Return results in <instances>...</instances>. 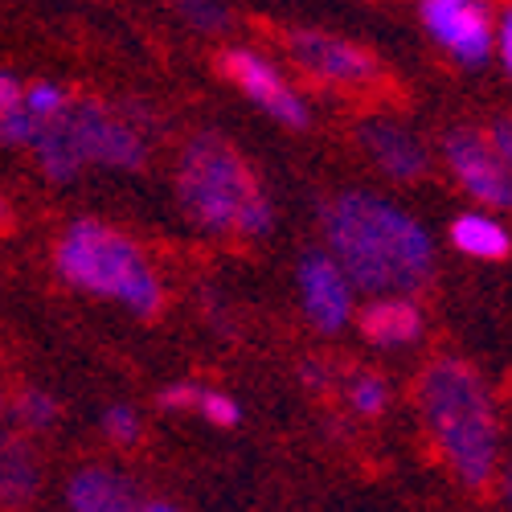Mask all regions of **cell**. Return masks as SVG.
I'll return each mask as SVG.
<instances>
[{
    "label": "cell",
    "instance_id": "6da1fadb",
    "mask_svg": "<svg viewBox=\"0 0 512 512\" xmlns=\"http://www.w3.org/2000/svg\"><path fill=\"white\" fill-rule=\"evenodd\" d=\"M324 250L345 267L357 291L369 295H418L435 279V242L394 201L349 189L320 209Z\"/></svg>",
    "mask_w": 512,
    "mask_h": 512
},
{
    "label": "cell",
    "instance_id": "7a4b0ae2",
    "mask_svg": "<svg viewBox=\"0 0 512 512\" xmlns=\"http://www.w3.org/2000/svg\"><path fill=\"white\" fill-rule=\"evenodd\" d=\"M418 418L439 459L463 488H484L500 467V422L472 361L435 357L414 381Z\"/></svg>",
    "mask_w": 512,
    "mask_h": 512
},
{
    "label": "cell",
    "instance_id": "3957f363",
    "mask_svg": "<svg viewBox=\"0 0 512 512\" xmlns=\"http://www.w3.org/2000/svg\"><path fill=\"white\" fill-rule=\"evenodd\" d=\"M173 185L189 226L209 238H267L275 226L259 173L222 132H197L181 144Z\"/></svg>",
    "mask_w": 512,
    "mask_h": 512
},
{
    "label": "cell",
    "instance_id": "277c9868",
    "mask_svg": "<svg viewBox=\"0 0 512 512\" xmlns=\"http://www.w3.org/2000/svg\"><path fill=\"white\" fill-rule=\"evenodd\" d=\"M54 271L66 287L95 295V300H111L136 320H152L164 312V283L140 242L99 218H78L62 230L54 246Z\"/></svg>",
    "mask_w": 512,
    "mask_h": 512
},
{
    "label": "cell",
    "instance_id": "5b68a950",
    "mask_svg": "<svg viewBox=\"0 0 512 512\" xmlns=\"http://www.w3.org/2000/svg\"><path fill=\"white\" fill-rule=\"evenodd\" d=\"M144 111L103 107V103H70L58 119L41 127L33 140V160L50 181H74L87 168H115L140 173L148 164Z\"/></svg>",
    "mask_w": 512,
    "mask_h": 512
},
{
    "label": "cell",
    "instance_id": "8992f818",
    "mask_svg": "<svg viewBox=\"0 0 512 512\" xmlns=\"http://www.w3.org/2000/svg\"><path fill=\"white\" fill-rule=\"evenodd\" d=\"M283 46H287V58L308 78L324 82V87H336V91H353V95L373 91L381 74H386L377 54H369L357 41L328 33V29H287Z\"/></svg>",
    "mask_w": 512,
    "mask_h": 512
},
{
    "label": "cell",
    "instance_id": "52a82bcc",
    "mask_svg": "<svg viewBox=\"0 0 512 512\" xmlns=\"http://www.w3.org/2000/svg\"><path fill=\"white\" fill-rule=\"evenodd\" d=\"M218 70H222V78L230 82V87H238L254 107H259L263 115H271L275 123L291 127V132H304V127L312 123L308 99L295 91L291 82L283 78V70L271 58H263L259 50L226 46L218 54Z\"/></svg>",
    "mask_w": 512,
    "mask_h": 512
},
{
    "label": "cell",
    "instance_id": "ba28073f",
    "mask_svg": "<svg viewBox=\"0 0 512 512\" xmlns=\"http://www.w3.org/2000/svg\"><path fill=\"white\" fill-rule=\"evenodd\" d=\"M443 164H447L451 181L488 213L512 209V173L496 156V148L488 144L484 132H476V127H451L443 136Z\"/></svg>",
    "mask_w": 512,
    "mask_h": 512
},
{
    "label": "cell",
    "instance_id": "9c48e42d",
    "mask_svg": "<svg viewBox=\"0 0 512 512\" xmlns=\"http://www.w3.org/2000/svg\"><path fill=\"white\" fill-rule=\"evenodd\" d=\"M418 21L455 66L476 70L492 58L496 29L484 0H418Z\"/></svg>",
    "mask_w": 512,
    "mask_h": 512
},
{
    "label": "cell",
    "instance_id": "30bf717a",
    "mask_svg": "<svg viewBox=\"0 0 512 512\" xmlns=\"http://www.w3.org/2000/svg\"><path fill=\"white\" fill-rule=\"evenodd\" d=\"M295 287H300V308L308 324L324 336H336L340 328L353 324V279L345 275L328 250H308L295 267Z\"/></svg>",
    "mask_w": 512,
    "mask_h": 512
},
{
    "label": "cell",
    "instance_id": "8fae6325",
    "mask_svg": "<svg viewBox=\"0 0 512 512\" xmlns=\"http://www.w3.org/2000/svg\"><path fill=\"white\" fill-rule=\"evenodd\" d=\"M357 144L361 152L369 156V164L377 168V173H386L390 181H418L426 177V168H431V152H426V144L410 132L406 123L398 119H386V115H369L357 123Z\"/></svg>",
    "mask_w": 512,
    "mask_h": 512
},
{
    "label": "cell",
    "instance_id": "7c38bea8",
    "mask_svg": "<svg viewBox=\"0 0 512 512\" xmlns=\"http://www.w3.org/2000/svg\"><path fill=\"white\" fill-rule=\"evenodd\" d=\"M357 328L377 349H406L422 340L426 316L414 304V295H373V304H365L357 316Z\"/></svg>",
    "mask_w": 512,
    "mask_h": 512
},
{
    "label": "cell",
    "instance_id": "4fadbf2b",
    "mask_svg": "<svg viewBox=\"0 0 512 512\" xmlns=\"http://www.w3.org/2000/svg\"><path fill=\"white\" fill-rule=\"evenodd\" d=\"M66 500L74 512H144L140 488L119 476L115 467H78L66 484Z\"/></svg>",
    "mask_w": 512,
    "mask_h": 512
},
{
    "label": "cell",
    "instance_id": "5bb4252c",
    "mask_svg": "<svg viewBox=\"0 0 512 512\" xmlns=\"http://www.w3.org/2000/svg\"><path fill=\"white\" fill-rule=\"evenodd\" d=\"M41 488V459L25 435H0V508L21 512Z\"/></svg>",
    "mask_w": 512,
    "mask_h": 512
},
{
    "label": "cell",
    "instance_id": "9a60e30c",
    "mask_svg": "<svg viewBox=\"0 0 512 512\" xmlns=\"http://www.w3.org/2000/svg\"><path fill=\"white\" fill-rule=\"evenodd\" d=\"M447 238H451V246L459 254H467V259H480V263H500V259H508V250H512L508 226L496 218V213H488V209L459 213V218L451 222V230H447Z\"/></svg>",
    "mask_w": 512,
    "mask_h": 512
},
{
    "label": "cell",
    "instance_id": "2e32d148",
    "mask_svg": "<svg viewBox=\"0 0 512 512\" xmlns=\"http://www.w3.org/2000/svg\"><path fill=\"white\" fill-rule=\"evenodd\" d=\"M340 398L349 402V410L357 418H377L390 406V381L369 369H349L345 381H340Z\"/></svg>",
    "mask_w": 512,
    "mask_h": 512
},
{
    "label": "cell",
    "instance_id": "e0dca14e",
    "mask_svg": "<svg viewBox=\"0 0 512 512\" xmlns=\"http://www.w3.org/2000/svg\"><path fill=\"white\" fill-rule=\"evenodd\" d=\"M13 418L25 435H41V431H50V426L58 422V398L46 394V390H37V386H25L13 402H9Z\"/></svg>",
    "mask_w": 512,
    "mask_h": 512
},
{
    "label": "cell",
    "instance_id": "ac0fdd59",
    "mask_svg": "<svg viewBox=\"0 0 512 512\" xmlns=\"http://www.w3.org/2000/svg\"><path fill=\"white\" fill-rule=\"evenodd\" d=\"M185 25H193L197 33H226L230 29V9L222 0H168Z\"/></svg>",
    "mask_w": 512,
    "mask_h": 512
},
{
    "label": "cell",
    "instance_id": "d6986e66",
    "mask_svg": "<svg viewBox=\"0 0 512 512\" xmlns=\"http://www.w3.org/2000/svg\"><path fill=\"white\" fill-rule=\"evenodd\" d=\"M21 103H25L41 123H50V119H58L74 99H70V91H66V87H58V82L37 78V82H29V87H25Z\"/></svg>",
    "mask_w": 512,
    "mask_h": 512
},
{
    "label": "cell",
    "instance_id": "ffe728a7",
    "mask_svg": "<svg viewBox=\"0 0 512 512\" xmlns=\"http://www.w3.org/2000/svg\"><path fill=\"white\" fill-rule=\"evenodd\" d=\"M41 123L25 103L9 107V111H0V144L5 148H33V140L41 136Z\"/></svg>",
    "mask_w": 512,
    "mask_h": 512
},
{
    "label": "cell",
    "instance_id": "44dd1931",
    "mask_svg": "<svg viewBox=\"0 0 512 512\" xmlns=\"http://www.w3.org/2000/svg\"><path fill=\"white\" fill-rule=\"evenodd\" d=\"M103 431H107V439L119 443V447H136L140 435H144V422H140V414H136L132 406L115 402V406L103 410Z\"/></svg>",
    "mask_w": 512,
    "mask_h": 512
},
{
    "label": "cell",
    "instance_id": "7402d4cb",
    "mask_svg": "<svg viewBox=\"0 0 512 512\" xmlns=\"http://www.w3.org/2000/svg\"><path fill=\"white\" fill-rule=\"evenodd\" d=\"M345 373H349V369H340L336 361H324V357H308V361L300 365V381H304V390H312V394H332V390H340Z\"/></svg>",
    "mask_w": 512,
    "mask_h": 512
},
{
    "label": "cell",
    "instance_id": "603a6c76",
    "mask_svg": "<svg viewBox=\"0 0 512 512\" xmlns=\"http://www.w3.org/2000/svg\"><path fill=\"white\" fill-rule=\"evenodd\" d=\"M197 414H201L209 426H222V431L238 426V418H242V410H238V402H234L230 394H222V390H205V386H201Z\"/></svg>",
    "mask_w": 512,
    "mask_h": 512
},
{
    "label": "cell",
    "instance_id": "cb8c5ba5",
    "mask_svg": "<svg viewBox=\"0 0 512 512\" xmlns=\"http://www.w3.org/2000/svg\"><path fill=\"white\" fill-rule=\"evenodd\" d=\"M201 402V386L197 381H168V386L156 394L160 410H197Z\"/></svg>",
    "mask_w": 512,
    "mask_h": 512
},
{
    "label": "cell",
    "instance_id": "d4e9b609",
    "mask_svg": "<svg viewBox=\"0 0 512 512\" xmlns=\"http://www.w3.org/2000/svg\"><path fill=\"white\" fill-rule=\"evenodd\" d=\"M484 136H488V144L496 148V156L508 164V173H512V115H496L484 127Z\"/></svg>",
    "mask_w": 512,
    "mask_h": 512
},
{
    "label": "cell",
    "instance_id": "484cf974",
    "mask_svg": "<svg viewBox=\"0 0 512 512\" xmlns=\"http://www.w3.org/2000/svg\"><path fill=\"white\" fill-rule=\"evenodd\" d=\"M496 50H500L504 70L512 74V5L500 13V25H496Z\"/></svg>",
    "mask_w": 512,
    "mask_h": 512
},
{
    "label": "cell",
    "instance_id": "4316f807",
    "mask_svg": "<svg viewBox=\"0 0 512 512\" xmlns=\"http://www.w3.org/2000/svg\"><path fill=\"white\" fill-rule=\"evenodd\" d=\"M21 95H25L21 78H17V74H9V70H0V111L17 107V103H21Z\"/></svg>",
    "mask_w": 512,
    "mask_h": 512
},
{
    "label": "cell",
    "instance_id": "83f0119b",
    "mask_svg": "<svg viewBox=\"0 0 512 512\" xmlns=\"http://www.w3.org/2000/svg\"><path fill=\"white\" fill-rule=\"evenodd\" d=\"M500 492H504V504L512 508V463L504 467V480H500Z\"/></svg>",
    "mask_w": 512,
    "mask_h": 512
},
{
    "label": "cell",
    "instance_id": "f1b7e54d",
    "mask_svg": "<svg viewBox=\"0 0 512 512\" xmlns=\"http://www.w3.org/2000/svg\"><path fill=\"white\" fill-rule=\"evenodd\" d=\"M144 512H181V508H173L168 500H144Z\"/></svg>",
    "mask_w": 512,
    "mask_h": 512
},
{
    "label": "cell",
    "instance_id": "f546056e",
    "mask_svg": "<svg viewBox=\"0 0 512 512\" xmlns=\"http://www.w3.org/2000/svg\"><path fill=\"white\" fill-rule=\"evenodd\" d=\"M5 222H9V201L0 197V226H5Z\"/></svg>",
    "mask_w": 512,
    "mask_h": 512
}]
</instances>
